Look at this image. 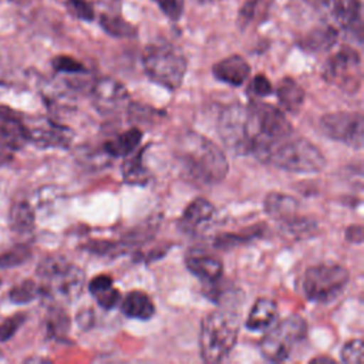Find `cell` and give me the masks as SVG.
<instances>
[{
  "label": "cell",
  "instance_id": "27",
  "mask_svg": "<svg viewBox=\"0 0 364 364\" xmlns=\"http://www.w3.org/2000/svg\"><path fill=\"white\" fill-rule=\"evenodd\" d=\"M100 24L105 33L117 38H134L138 34V28L134 24L114 13L101 14Z\"/></svg>",
  "mask_w": 364,
  "mask_h": 364
},
{
  "label": "cell",
  "instance_id": "35",
  "mask_svg": "<svg viewBox=\"0 0 364 364\" xmlns=\"http://www.w3.org/2000/svg\"><path fill=\"white\" fill-rule=\"evenodd\" d=\"M67 10L71 16L82 21H91L94 18V7L88 0H64Z\"/></svg>",
  "mask_w": 364,
  "mask_h": 364
},
{
  "label": "cell",
  "instance_id": "44",
  "mask_svg": "<svg viewBox=\"0 0 364 364\" xmlns=\"http://www.w3.org/2000/svg\"><path fill=\"white\" fill-rule=\"evenodd\" d=\"M198 3H210V1H213V0H196Z\"/></svg>",
  "mask_w": 364,
  "mask_h": 364
},
{
  "label": "cell",
  "instance_id": "14",
  "mask_svg": "<svg viewBox=\"0 0 364 364\" xmlns=\"http://www.w3.org/2000/svg\"><path fill=\"white\" fill-rule=\"evenodd\" d=\"M330 24L353 31L361 38V1L360 0H321L320 6Z\"/></svg>",
  "mask_w": 364,
  "mask_h": 364
},
{
  "label": "cell",
  "instance_id": "32",
  "mask_svg": "<svg viewBox=\"0 0 364 364\" xmlns=\"http://www.w3.org/2000/svg\"><path fill=\"white\" fill-rule=\"evenodd\" d=\"M30 257H31V249L27 245L20 243L13 249L0 255V270L20 266Z\"/></svg>",
  "mask_w": 364,
  "mask_h": 364
},
{
  "label": "cell",
  "instance_id": "3",
  "mask_svg": "<svg viewBox=\"0 0 364 364\" xmlns=\"http://www.w3.org/2000/svg\"><path fill=\"white\" fill-rule=\"evenodd\" d=\"M239 334V316L228 309L210 311L200 326L199 347L202 360L210 364L223 361L236 344Z\"/></svg>",
  "mask_w": 364,
  "mask_h": 364
},
{
  "label": "cell",
  "instance_id": "15",
  "mask_svg": "<svg viewBox=\"0 0 364 364\" xmlns=\"http://www.w3.org/2000/svg\"><path fill=\"white\" fill-rule=\"evenodd\" d=\"M185 264L195 277L203 282V284H212L222 280V260L210 252L203 249H189L185 256Z\"/></svg>",
  "mask_w": 364,
  "mask_h": 364
},
{
  "label": "cell",
  "instance_id": "12",
  "mask_svg": "<svg viewBox=\"0 0 364 364\" xmlns=\"http://www.w3.org/2000/svg\"><path fill=\"white\" fill-rule=\"evenodd\" d=\"M24 125L28 142L40 148H68L73 141V131L50 118H28L24 121Z\"/></svg>",
  "mask_w": 364,
  "mask_h": 364
},
{
  "label": "cell",
  "instance_id": "8",
  "mask_svg": "<svg viewBox=\"0 0 364 364\" xmlns=\"http://www.w3.org/2000/svg\"><path fill=\"white\" fill-rule=\"evenodd\" d=\"M348 270L336 263H320L310 266L303 277V291L313 303L333 301L346 289Z\"/></svg>",
  "mask_w": 364,
  "mask_h": 364
},
{
  "label": "cell",
  "instance_id": "6",
  "mask_svg": "<svg viewBox=\"0 0 364 364\" xmlns=\"http://www.w3.org/2000/svg\"><path fill=\"white\" fill-rule=\"evenodd\" d=\"M264 162L296 173H316L326 166L323 152L309 139L294 136V134L276 144Z\"/></svg>",
  "mask_w": 364,
  "mask_h": 364
},
{
  "label": "cell",
  "instance_id": "20",
  "mask_svg": "<svg viewBox=\"0 0 364 364\" xmlns=\"http://www.w3.org/2000/svg\"><path fill=\"white\" fill-rule=\"evenodd\" d=\"M142 139V131L136 127L129 128L118 135H115L112 139H108L104 142L102 149L109 158H121L128 156L141 144Z\"/></svg>",
  "mask_w": 364,
  "mask_h": 364
},
{
  "label": "cell",
  "instance_id": "18",
  "mask_svg": "<svg viewBox=\"0 0 364 364\" xmlns=\"http://www.w3.org/2000/svg\"><path fill=\"white\" fill-rule=\"evenodd\" d=\"M212 74L220 82L239 87L249 78L250 65L242 55L233 54L215 63L212 67Z\"/></svg>",
  "mask_w": 364,
  "mask_h": 364
},
{
  "label": "cell",
  "instance_id": "41",
  "mask_svg": "<svg viewBox=\"0 0 364 364\" xmlns=\"http://www.w3.org/2000/svg\"><path fill=\"white\" fill-rule=\"evenodd\" d=\"M92 317H94V313H92V310H85V311H81V313H78V324H80L82 328H88V327L91 326Z\"/></svg>",
  "mask_w": 364,
  "mask_h": 364
},
{
  "label": "cell",
  "instance_id": "28",
  "mask_svg": "<svg viewBox=\"0 0 364 364\" xmlns=\"http://www.w3.org/2000/svg\"><path fill=\"white\" fill-rule=\"evenodd\" d=\"M144 148L134 154L132 158L127 159L122 165V176L125 183L128 185H146L149 181V172L142 164V154Z\"/></svg>",
  "mask_w": 364,
  "mask_h": 364
},
{
  "label": "cell",
  "instance_id": "36",
  "mask_svg": "<svg viewBox=\"0 0 364 364\" xmlns=\"http://www.w3.org/2000/svg\"><path fill=\"white\" fill-rule=\"evenodd\" d=\"M27 314L26 313H17L0 323V341L10 340L17 330L24 324Z\"/></svg>",
  "mask_w": 364,
  "mask_h": 364
},
{
  "label": "cell",
  "instance_id": "10",
  "mask_svg": "<svg viewBox=\"0 0 364 364\" xmlns=\"http://www.w3.org/2000/svg\"><path fill=\"white\" fill-rule=\"evenodd\" d=\"M218 132L223 144L236 155H249L252 151L249 105L230 104L218 118Z\"/></svg>",
  "mask_w": 364,
  "mask_h": 364
},
{
  "label": "cell",
  "instance_id": "34",
  "mask_svg": "<svg viewBox=\"0 0 364 364\" xmlns=\"http://www.w3.org/2000/svg\"><path fill=\"white\" fill-rule=\"evenodd\" d=\"M340 357L343 363L347 364H361L363 363V341L360 338H353L347 341L341 351Z\"/></svg>",
  "mask_w": 364,
  "mask_h": 364
},
{
  "label": "cell",
  "instance_id": "22",
  "mask_svg": "<svg viewBox=\"0 0 364 364\" xmlns=\"http://www.w3.org/2000/svg\"><path fill=\"white\" fill-rule=\"evenodd\" d=\"M121 311L129 318L149 320L155 314V304L145 291L132 290L124 297Z\"/></svg>",
  "mask_w": 364,
  "mask_h": 364
},
{
  "label": "cell",
  "instance_id": "31",
  "mask_svg": "<svg viewBox=\"0 0 364 364\" xmlns=\"http://www.w3.org/2000/svg\"><path fill=\"white\" fill-rule=\"evenodd\" d=\"M41 296L40 286L34 280H23L13 286L9 291V299L14 304H26Z\"/></svg>",
  "mask_w": 364,
  "mask_h": 364
},
{
  "label": "cell",
  "instance_id": "11",
  "mask_svg": "<svg viewBox=\"0 0 364 364\" xmlns=\"http://www.w3.org/2000/svg\"><path fill=\"white\" fill-rule=\"evenodd\" d=\"M321 132L354 149L363 148L364 118L358 112H331L320 118Z\"/></svg>",
  "mask_w": 364,
  "mask_h": 364
},
{
  "label": "cell",
  "instance_id": "13",
  "mask_svg": "<svg viewBox=\"0 0 364 364\" xmlns=\"http://www.w3.org/2000/svg\"><path fill=\"white\" fill-rule=\"evenodd\" d=\"M91 100L95 109L104 115L119 112L131 104L125 85L111 77H102L94 81L91 85Z\"/></svg>",
  "mask_w": 364,
  "mask_h": 364
},
{
  "label": "cell",
  "instance_id": "19",
  "mask_svg": "<svg viewBox=\"0 0 364 364\" xmlns=\"http://www.w3.org/2000/svg\"><path fill=\"white\" fill-rule=\"evenodd\" d=\"M264 210L272 219L279 222L280 226L283 228L299 216V203L290 195L270 192L264 198Z\"/></svg>",
  "mask_w": 364,
  "mask_h": 364
},
{
  "label": "cell",
  "instance_id": "1",
  "mask_svg": "<svg viewBox=\"0 0 364 364\" xmlns=\"http://www.w3.org/2000/svg\"><path fill=\"white\" fill-rule=\"evenodd\" d=\"M176 156L188 176L202 185L222 182L229 171L225 152L213 141L195 131L179 136Z\"/></svg>",
  "mask_w": 364,
  "mask_h": 364
},
{
  "label": "cell",
  "instance_id": "26",
  "mask_svg": "<svg viewBox=\"0 0 364 364\" xmlns=\"http://www.w3.org/2000/svg\"><path fill=\"white\" fill-rule=\"evenodd\" d=\"M337 37H338V30L334 26L327 24L324 27H318L310 31L301 41V46L309 51H314V53L324 51L334 46V43L337 41Z\"/></svg>",
  "mask_w": 364,
  "mask_h": 364
},
{
  "label": "cell",
  "instance_id": "5",
  "mask_svg": "<svg viewBox=\"0 0 364 364\" xmlns=\"http://www.w3.org/2000/svg\"><path fill=\"white\" fill-rule=\"evenodd\" d=\"M142 65L151 81L173 91L178 90L183 81L188 61L178 47L169 43H154L145 47Z\"/></svg>",
  "mask_w": 364,
  "mask_h": 364
},
{
  "label": "cell",
  "instance_id": "37",
  "mask_svg": "<svg viewBox=\"0 0 364 364\" xmlns=\"http://www.w3.org/2000/svg\"><path fill=\"white\" fill-rule=\"evenodd\" d=\"M161 10L162 13L176 21L181 18L182 13H183V0H152Z\"/></svg>",
  "mask_w": 364,
  "mask_h": 364
},
{
  "label": "cell",
  "instance_id": "38",
  "mask_svg": "<svg viewBox=\"0 0 364 364\" xmlns=\"http://www.w3.org/2000/svg\"><path fill=\"white\" fill-rule=\"evenodd\" d=\"M249 91L256 97H267L273 92V85L264 74H256L249 84Z\"/></svg>",
  "mask_w": 364,
  "mask_h": 364
},
{
  "label": "cell",
  "instance_id": "16",
  "mask_svg": "<svg viewBox=\"0 0 364 364\" xmlns=\"http://www.w3.org/2000/svg\"><path fill=\"white\" fill-rule=\"evenodd\" d=\"M213 216V205L205 198H196L185 208L178 226L183 233L196 235L210 223Z\"/></svg>",
  "mask_w": 364,
  "mask_h": 364
},
{
  "label": "cell",
  "instance_id": "24",
  "mask_svg": "<svg viewBox=\"0 0 364 364\" xmlns=\"http://www.w3.org/2000/svg\"><path fill=\"white\" fill-rule=\"evenodd\" d=\"M90 293L95 297L97 303L105 309L111 310L119 301V291L112 286V277L108 274H98L88 283Z\"/></svg>",
  "mask_w": 364,
  "mask_h": 364
},
{
  "label": "cell",
  "instance_id": "4",
  "mask_svg": "<svg viewBox=\"0 0 364 364\" xmlns=\"http://www.w3.org/2000/svg\"><path fill=\"white\" fill-rule=\"evenodd\" d=\"M249 125L252 141L250 154L260 162H264L276 144L294 134L290 122L279 108L256 101L249 105Z\"/></svg>",
  "mask_w": 364,
  "mask_h": 364
},
{
  "label": "cell",
  "instance_id": "9",
  "mask_svg": "<svg viewBox=\"0 0 364 364\" xmlns=\"http://www.w3.org/2000/svg\"><path fill=\"white\" fill-rule=\"evenodd\" d=\"M323 78L347 94H355L363 81L361 57L358 51L348 46L338 48L324 63Z\"/></svg>",
  "mask_w": 364,
  "mask_h": 364
},
{
  "label": "cell",
  "instance_id": "23",
  "mask_svg": "<svg viewBox=\"0 0 364 364\" xmlns=\"http://www.w3.org/2000/svg\"><path fill=\"white\" fill-rule=\"evenodd\" d=\"M276 95L284 111L290 114H297L303 107L306 98L304 90L291 77H284L280 80L276 88Z\"/></svg>",
  "mask_w": 364,
  "mask_h": 364
},
{
  "label": "cell",
  "instance_id": "29",
  "mask_svg": "<svg viewBox=\"0 0 364 364\" xmlns=\"http://www.w3.org/2000/svg\"><path fill=\"white\" fill-rule=\"evenodd\" d=\"M262 235V229L260 228H250V230H243V232H236V233H220L215 237L213 245L218 249H230V247H236L239 245L247 243L250 240H253L255 237H259Z\"/></svg>",
  "mask_w": 364,
  "mask_h": 364
},
{
  "label": "cell",
  "instance_id": "40",
  "mask_svg": "<svg viewBox=\"0 0 364 364\" xmlns=\"http://www.w3.org/2000/svg\"><path fill=\"white\" fill-rule=\"evenodd\" d=\"M346 239L354 245H361L364 235L361 225H351L346 229Z\"/></svg>",
  "mask_w": 364,
  "mask_h": 364
},
{
  "label": "cell",
  "instance_id": "21",
  "mask_svg": "<svg viewBox=\"0 0 364 364\" xmlns=\"http://www.w3.org/2000/svg\"><path fill=\"white\" fill-rule=\"evenodd\" d=\"M277 317V304L269 297L257 299L246 318V327L252 331L269 328Z\"/></svg>",
  "mask_w": 364,
  "mask_h": 364
},
{
  "label": "cell",
  "instance_id": "42",
  "mask_svg": "<svg viewBox=\"0 0 364 364\" xmlns=\"http://www.w3.org/2000/svg\"><path fill=\"white\" fill-rule=\"evenodd\" d=\"M311 363H334V360L330 357H316L311 360Z\"/></svg>",
  "mask_w": 364,
  "mask_h": 364
},
{
  "label": "cell",
  "instance_id": "39",
  "mask_svg": "<svg viewBox=\"0 0 364 364\" xmlns=\"http://www.w3.org/2000/svg\"><path fill=\"white\" fill-rule=\"evenodd\" d=\"M259 6H260V1H259V0H247V1L242 6V9H240V11H239V20H240L243 24L252 21V20L255 18V16H256V11H257Z\"/></svg>",
  "mask_w": 364,
  "mask_h": 364
},
{
  "label": "cell",
  "instance_id": "7",
  "mask_svg": "<svg viewBox=\"0 0 364 364\" xmlns=\"http://www.w3.org/2000/svg\"><path fill=\"white\" fill-rule=\"evenodd\" d=\"M306 336V321L300 316L291 314L269 328L262 337L259 344L260 354L270 363H282L290 357L294 347L301 343Z\"/></svg>",
  "mask_w": 364,
  "mask_h": 364
},
{
  "label": "cell",
  "instance_id": "25",
  "mask_svg": "<svg viewBox=\"0 0 364 364\" xmlns=\"http://www.w3.org/2000/svg\"><path fill=\"white\" fill-rule=\"evenodd\" d=\"M34 210L30 203L20 200L11 205L9 213V226L13 233L24 236L33 232L34 229Z\"/></svg>",
  "mask_w": 364,
  "mask_h": 364
},
{
  "label": "cell",
  "instance_id": "33",
  "mask_svg": "<svg viewBox=\"0 0 364 364\" xmlns=\"http://www.w3.org/2000/svg\"><path fill=\"white\" fill-rule=\"evenodd\" d=\"M51 65L54 71L65 75H81L88 73L87 68L84 67L82 63L75 60L74 57L70 55H57L51 60Z\"/></svg>",
  "mask_w": 364,
  "mask_h": 364
},
{
  "label": "cell",
  "instance_id": "2",
  "mask_svg": "<svg viewBox=\"0 0 364 364\" xmlns=\"http://www.w3.org/2000/svg\"><path fill=\"white\" fill-rule=\"evenodd\" d=\"M41 296L57 303L74 301L82 291L85 274L64 256L51 255L37 266Z\"/></svg>",
  "mask_w": 364,
  "mask_h": 364
},
{
  "label": "cell",
  "instance_id": "30",
  "mask_svg": "<svg viewBox=\"0 0 364 364\" xmlns=\"http://www.w3.org/2000/svg\"><path fill=\"white\" fill-rule=\"evenodd\" d=\"M47 333L53 338H61L70 328V318L60 306H53L47 313Z\"/></svg>",
  "mask_w": 364,
  "mask_h": 364
},
{
  "label": "cell",
  "instance_id": "17",
  "mask_svg": "<svg viewBox=\"0 0 364 364\" xmlns=\"http://www.w3.org/2000/svg\"><path fill=\"white\" fill-rule=\"evenodd\" d=\"M27 142L28 135L24 121L10 109L0 107V146L17 151Z\"/></svg>",
  "mask_w": 364,
  "mask_h": 364
},
{
  "label": "cell",
  "instance_id": "43",
  "mask_svg": "<svg viewBox=\"0 0 364 364\" xmlns=\"http://www.w3.org/2000/svg\"><path fill=\"white\" fill-rule=\"evenodd\" d=\"M98 1H101V3H104V4H109V6H119V3H121V0H98Z\"/></svg>",
  "mask_w": 364,
  "mask_h": 364
}]
</instances>
